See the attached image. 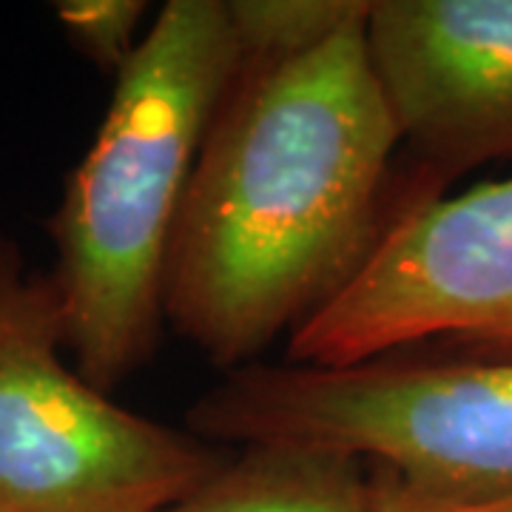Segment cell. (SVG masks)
Masks as SVG:
<instances>
[{"label": "cell", "instance_id": "6", "mask_svg": "<svg viewBox=\"0 0 512 512\" xmlns=\"http://www.w3.org/2000/svg\"><path fill=\"white\" fill-rule=\"evenodd\" d=\"M370 66L402 140L441 171L512 157V0H373Z\"/></svg>", "mask_w": 512, "mask_h": 512}, {"label": "cell", "instance_id": "7", "mask_svg": "<svg viewBox=\"0 0 512 512\" xmlns=\"http://www.w3.org/2000/svg\"><path fill=\"white\" fill-rule=\"evenodd\" d=\"M163 512H376V484L359 458L259 444Z\"/></svg>", "mask_w": 512, "mask_h": 512}, {"label": "cell", "instance_id": "8", "mask_svg": "<svg viewBox=\"0 0 512 512\" xmlns=\"http://www.w3.org/2000/svg\"><path fill=\"white\" fill-rule=\"evenodd\" d=\"M242 66L274 63L322 46L367 12L362 0H228Z\"/></svg>", "mask_w": 512, "mask_h": 512}, {"label": "cell", "instance_id": "5", "mask_svg": "<svg viewBox=\"0 0 512 512\" xmlns=\"http://www.w3.org/2000/svg\"><path fill=\"white\" fill-rule=\"evenodd\" d=\"M447 342L512 359V177L424 197L288 336V365L348 367Z\"/></svg>", "mask_w": 512, "mask_h": 512}, {"label": "cell", "instance_id": "3", "mask_svg": "<svg viewBox=\"0 0 512 512\" xmlns=\"http://www.w3.org/2000/svg\"><path fill=\"white\" fill-rule=\"evenodd\" d=\"M205 444H299L447 498H512V359L248 365L188 413Z\"/></svg>", "mask_w": 512, "mask_h": 512}, {"label": "cell", "instance_id": "10", "mask_svg": "<svg viewBox=\"0 0 512 512\" xmlns=\"http://www.w3.org/2000/svg\"><path fill=\"white\" fill-rule=\"evenodd\" d=\"M373 484H376V512H512V498L467 501V498L424 493L384 467H373Z\"/></svg>", "mask_w": 512, "mask_h": 512}, {"label": "cell", "instance_id": "9", "mask_svg": "<svg viewBox=\"0 0 512 512\" xmlns=\"http://www.w3.org/2000/svg\"><path fill=\"white\" fill-rule=\"evenodd\" d=\"M143 0H60L55 15L77 52L114 77L134 55L143 37H137L146 18Z\"/></svg>", "mask_w": 512, "mask_h": 512}, {"label": "cell", "instance_id": "1", "mask_svg": "<svg viewBox=\"0 0 512 512\" xmlns=\"http://www.w3.org/2000/svg\"><path fill=\"white\" fill-rule=\"evenodd\" d=\"M367 12L311 52L242 66L205 137L165 271V319L245 367L291 336L379 237L402 143L370 66Z\"/></svg>", "mask_w": 512, "mask_h": 512}, {"label": "cell", "instance_id": "4", "mask_svg": "<svg viewBox=\"0 0 512 512\" xmlns=\"http://www.w3.org/2000/svg\"><path fill=\"white\" fill-rule=\"evenodd\" d=\"M63 348L52 279L0 242V512H163L217 473L205 441L114 404Z\"/></svg>", "mask_w": 512, "mask_h": 512}, {"label": "cell", "instance_id": "2", "mask_svg": "<svg viewBox=\"0 0 512 512\" xmlns=\"http://www.w3.org/2000/svg\"><path fill=\"white\" fill-rule=\"evenodd\" d=\"M239 72L228 0H168L66 183L49 279L77 373L106 393L154 353L185 191Z\"/></svg>", "mask_w": 512, "mask_h": 512}]
</instances>
